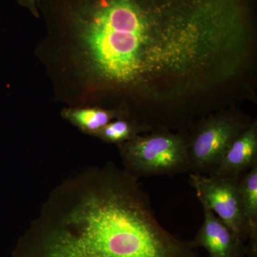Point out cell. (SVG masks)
<instances>
[{"instance_id": "7a4b0ae2", "label": "cell", "mask_w": 257, "mask_h": 257, "mask_svg": "<svg viewBox=\"0 0 257 257\" xmlns=\"http://www.w3.org/2000/svg\"><path fill=\"white\" fill-rule=\"evenodd\" d=\"M124 170L138 179L189 173L188 135L165 128L117 145Z\"/></svg>"}, {"instance_id": "9c48e42d", "label": "cell", "mask_w": 257, "mask_h": 257, "mask_svg": "<svg viewBox=\"0 0 257 257\" xmlns=\"http://www.w3.org/2000/svg\"><path fill=\"white\" fill-rule=\"evenodd\" d=\"M141 126L127 118H119L110 121L101 128L94 137L100 139L105 143L119 144L126 143L138 136L143 132Z\"/></svg>"}, {"instance_id": "5b68a950", "label": "cell", "mask_w": 257, "mask_h": 257, "mask_svg": "<svg viewBox=\"0 0 257 257\" xmlns=\"http://www.w3.org/2000/svg\"><path fill=\"white\" fill-rule=\"evenodd\" d=\"M204 220L192 242L205 248L210 257H243L244 243L207 206L202 204Z\"/></svg>"}, {"instance_id": "6da1fadb", "label": "cell", "mask_w": 257, "mask_h": 257, "mask_svg": "<svg viewBox=\"0 0 257 257\" xmlns=\"http://www.w3.org/2000/svg\"><path fill=\"white\" fill-rule=\"evenodd\" d=\"M34 257H199L157 220L138 179L109 162L52 190L32 223Z\"/></svg>"}, {"instance_id": "3957f363", "label": "cell", "mask_w": 257, "mask_h": 257, "mask_svg": "<svg viewBox=\"0 0 257 257\" xmlns=\"http://www.w3.org/2000/svg\"><path fill=\"white\" fill-rule=\"evenodd\" d=\"M251 122L236 113L212 115L188 135L189 173L211 175L231 143Z\"/></svg>"}, {"instance_id": "8992f818", "label": "cell", "mask_w": 257, "mask_h": 257, "mask_svg": "<svg viewBox=\"0 0 257 257\" xmlns=\"http://www.w3.org/2000/svg\"><path fill=\"white\" fill-rule=\"evenodd\" d=\"M257 165V124H250L231 143L211 175L240 178Z\"/></svg>"}, {"instance_id": "ba28073f", "label": "cell", "mask_w": 257, "mask_h": 257, "mask_svg": "<svg viewBox=\"0 0 257 257\" xmlns=\"http://www.w3.org/2000/svg\"><path fill=\"white\" fill-rule=\"evenodd\" d=\"M62 116L83 133L92 136H94L111 120L127 118L124 111L94 106L65 108L62 111Z\"/></svg>"}, {"instance_id": "277c9868", "label": "cell", "mask_w": 257, "mask_h": 257, "mask_svg": "<svg viewBox=\"0 0 257 257\" xmlns=\"http://www.w3.org/2000/svg\"><path fill=\"white\" fill-rule=\"evenodd\" d=\"M239 179L189 173V182L197 192L201 204L215 212L245 243L248 241V228L240 200Z\"/></svg>"}, {"instance_id": "52a82bcc", "label": "cell", "mask_w": 257, "mask_h": 257, "mask_svg": "<svg viewBox=\"0 0 257 257\" xmlns=\"http://www.w3.org/2000/svg\"><path fill=\"white\" fill-rule=\"evenodd\" d=\"M238 188L248 228L246 254L257 257V165L240 177Z\"/></svg>"}, {"instance_id": "30bf717a", "label": "cell", "mask_w": 257, "mask_h": 257, "mask_svg": "<svg viewBox=\"0 0 257 257\" xmlns=\"http://www.w3.org/2000/svg\"><path fill=\"white\" fill-rule=\"evenodd\" d=\"M17 1L18 2L19 4L27 8L35 18H40V15L37 8L38 0H17Z\"/></svg>"}]
</instances>
